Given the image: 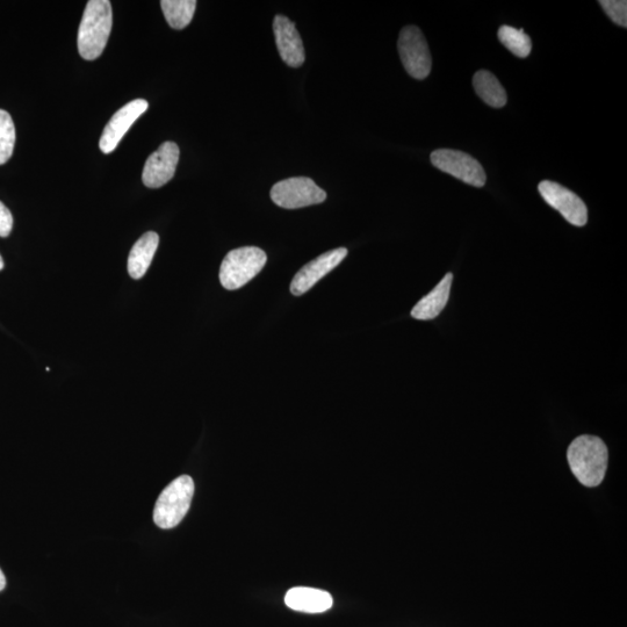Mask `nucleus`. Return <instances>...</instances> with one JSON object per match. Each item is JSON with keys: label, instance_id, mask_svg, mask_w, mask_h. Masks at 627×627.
<instances>
[{"label": "nucleus", "instance_id": "obj_1", "mask_svg": "<svg viewBox=\"0 0 627 627\" xmlns=\"http://www.w3.org/2000/svg\"><path fill=\"white\" fill-rule=\"evenodd\" d=\"M569 467L583 486H600L608 470L609 452L601 438L583 435L575 438L567 451Z\"/></svg>", "mask_w": 627, "mask_h": 627}, {"label": "nucleus", "instance_id": "obj_2", "mask_svg": "<svg viewBox=\"0 0 627 627\" xmlns=\"http://www.w3.org/2000/svg\"><path fill=\"white\" fill-rule=\"evenodd\" d=\"M113 13L108 0H90L86 4L78 30V52L93 61L103 54L112 31Z\"/></svg>", "mask_w": 627, "mask_h": 627}, {"label": "nucleus", "instance_id": "obj_3", "mask_svg": "<svg viewBox=\"0 0 627 627\" xmlns=\"http://www.w3.org/2000/svg\"><path fill=\"white\" fill-rule=\"evenodd\" d=\"M194 495V482L182 475L163 490L154 509V522L161 529H174L189 513Z\"/></svg>", "mask_w": 627, "mask_h": 627}, {"label": "nucleus", "instance_id": "obj_4", "mask_svg": "<svg viewBox=\"0 0 627 627\" xmlns=\"http://www.w3.org/2000/svg\"><path fill=\"white\" fill-rule=\"evenodd\" d=\"M266 262L268 256L262 249L256 247L230 251L221 264V285L229 291L239 290L263 270Z\"/></svg>", "mask_w": 627, "mask_h": 627}, {"label": "nucleus", "instance_id": "obj_5", "mask_svg": "<svg viewBox=\"0 0 627 627\" xmlns=\"http://www.w3.org/2000/svg\"><path fill=\"white\" fill-rule=\"evenodd\" d=\"M273 203L281 208L298 209L324 203L326 191L317 186L311 178L294 177L281 180L272 187L270 193Z\"/></svg>", "mask_w": 627, "mask_h": 627}, {"label": "nucleus", "instance_id": "obj_6", "mask_svg": "<svg viewBox=\"0 0 627 627\" xmlns=\"http://www.w3.org/2000/svg\"><path fill=\"white\" fill-rule=\"evenodd\" d=\"M398 49L403 67L410 76L422 81L430 75L431 54L420 28L416 26L403 28L399 36Z\"/></svg>", "mask_w": 627, "mask_h": 627}, {"label": "nucleus", "instance_id": "obj_7", "mask_svg": "<svg viewBox=\"0 0 627 627\" xmlns=\"http://www.w3.org/2000/svg\"><path fill=\"white\" fill-rule=\"evenodd\" d=\"M432 165L445 174L456 177L468 185L485 186L487 176L482 165L463 151L439 149L430 157Z\"/></svg>", "mask_w": 627, "mask_h": 627}, {"label": "nucleus", "instance_id": "obj_8", "mask_svg": "<svg viewBox=\"0 0 627 627\" xmlns=\"http://www.w3.org/2000/svg\"><path fill=\"white\" fill-rule=\"evenodd\" d=\"M540 196L556 209L565 220L576 227H583L588 222V209L583 200L566 187L544 180L538 185Z\"/></svg>", "mask_w": 627, "mask_h": 627}, {"label": "nucleus", "instance_id": "obj_9", "mask_svg": "<svg viewBox=\"0 0 627 627\" xmlns=\"http://www.w3.org/2000/svg\"><path fill=\"white\" fill-rule=\"evenodd\" d=\"M179 148L174 142H165L144 165L142 180L149 189H160L168 184L176 174L179 161Z\"/></svg>", "mask_w": 627, "mask_h": 627}, {"label": "nucleus", "instance_id": "obj_10", "mask_svg": "<svg viewBox=\"0 0 627 627\" xmlns=\"http://www.w3.org/2000/svg\"><path fill=\"white\" fill-rule=\"evenodd\" d=\"M347 255V249L338 248L328 251L326 254L314 259L311 263L306 264L293 278L291 293L295 297H300V295L307 293L323 277H326L329 272L336 269Z\"/></svg>", "mask_w": 627, "mask_h": 627}, {"label": "nucleus", "instance_id": "obj_11", "mask_svg": "<svg viewBox=\"0 0 627 627\" xmlns=\"http://www.w3.org/2000/svg\"><path fill=\"white\" fill-rule=\"evenodd\" d=\"M148 102L144 99H136L128 103L115 113L106 125L102 138H100L99 147L104 154H111L118 147V144L124 138L126 133L134 125L141 115L148 110Z\"/></svg>", "mask_w": 627, "mask_h": 627}, {"label": "nucleus", "instance_id": "obj_12", "mask_svg": "<svg viewBox=\"0 0 627 627\" xmlns=\"http://www.w3.org/2000/svg\"><path fill=\"white\" fill-rule=\"evenodd\" d=\"M273 32H275L276 45L281 60L288 67H301L306 59L305 48L294 23L285 16H276L273 20Z\"/></svg>", "mask_w": 627, "mask_h": 627}, {"label": "nucleus", "instance_id": "obj_13", "mask_svg": "<svg viewBox=\"0 0 627 627\" xmlns=\"http://www.w3.org/2000/svg\"><path fill=\"white\" fill-rule=\"evenodd\" d=\"M285 603L288 608L295 611L306 612V614H322V612L333 608L334 600L324 590L297 587L288 590Z\"/></svg>", "mask_w": 627, "mask_h": 627}, {"label": "nucleus", "instance_id": "obj_14", "mask_svg": "<svg viewBox=\"0 0 627 627\" xmlns=\"http://www.w3.org/2000/svg\"><path fill=\"white\" fill-rule=\"evenodd\" d=\"M452 280V273H448L434 290L417 302L412 311L414 319L420 321L434 320L442 313L450 298Z\"/></svg>", "mask_w": 627, "mask_h": 627}, {"label": "nucleus", "instance_id": "obj_15", "mask_svg": "<svg viewBox=\"0 0 627 627\" xmlns=\"http://www.w3.org/2000/svg\"><path fill=\"white\" fill-rule=\"evenodd\" d=\"M160 236L155 232H148L140 237L134 244L128 257V272L133 279H141L146 275L151 262H153Z\"/></svg>", "mask_w": 627, "mask_h": 627}, {"label": "nucleus", "instance_id": "obj_16", "mask_svg": "<svg viewBox=\"0 0 627 627\" xmlns=\"http://www.w3.org/2000/svg\"><path fill=\"white\" fill-rule=\"evenodd\" d=\"M473 86L477 95L487 105L495 108L506 106L508 102L507 92L492 72L478 71L473 77Z\"/></svg>", "mask_w": 627, "mask_h": 627}, {"label": "nucleus", "instance_id": "obj_17", "mask_svg": "<svg viewBox=\"0 0 627 627\" xmlns=\"http://www.w3.org/2000/svg\"><path fill=\"white\" fill-rule=\"evenodd\" d=\"M161 7L165 19L174 30L189 26L197 9L196 0H163Z\"/></svg>", "mask_w": 627, "mask_h": 627}, {"label": "nucleus", "instance_id": "obj_18", "mask_svg": "<svg viewBox=\"0 0 627 627\" xmlns=\"http://www.w3.org/2000/svg\"><path fill=\"white\" fill-rule=\"evenodd\" d=\"M499 40L509 52L521 59H525L531 53L532 42L530 36L524 30H516L511 26H501L499 30Z\"/></svg>", "mask_w": 627, "mask_h": 627}, {"label": "nucleus", "instance_id": "obj_19", "mask_svg": "<svg viewBox=\"0 0 627 627\" xmlns=\"http://www.w3.org/2000/svg\"><path fill=\"white\" fill-rule=\"evenodd\" d=\"M16 144V127L11 115L0 110V165L10 160Z\"/></svg>", "mask_w": 627, "mask_h": 627}, {"label": "nucleus", "instance_id": "obj_20", "mask_svg": "<svg viewBox=\"0 0 627 627\" xmlns=\"http://www.w3.org/2000/svg\"><path fill=\"white\" fill-rule=\"evenodd\" d=\"M601 6L608 17L618 26L627 27L626 0H601Z\"/></svg>", "mask_w": 627, "mask_h": 627}, {"label": "nucleus", "instance_id": "obj_21", "mask_svg": "<svg viewBox=\"0 0 627 627\" xmlns=\"http://www.w3.org/2000/svg\"><path fill=\"white\" fill-rule=\"evenodd\" d=\"M13 228V216L10 209L0 201V237H7Z\"/></svg>", "mask_w": 627, "mask_h": 627}, {"label": "nucleus", "instance_id": "obj_22", "mask_svg": "<svg viewBox=\"0 0 627 627\" xmlns=\"http://www.w3.org/2000/svg\"><path fill=\"white\" fill-rule=\"evenodd\" d=\"M5 587H6V578L2 569H0V592H2V590L5 589Z\"/></svg>", "mask_w": 627, "mask_h": 627}, {"label": "nucleus", "instance_id": "obj_23", "mask_svg": "<svg viewBox=\"0 0 627 627\" xmlns=\"http://www.w3.org/2000/svg\"><path fill=\"white\" fill-rule=\"evenodd\" d=\"M4 269V261L2 255H0V271Z\"/></svg>", "mask_w": 627, "mask_h": 627}]
</instances>
